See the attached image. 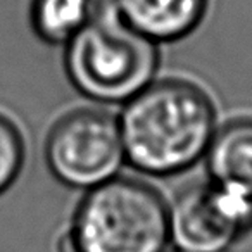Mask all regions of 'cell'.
<instances>
[{
	"label": "cell",
	"mask_w": 252,
	"mask_h": 252,
	"mask_svg": "<svg viewBox=\"0 0 252 252\" xmlns=\"http://www.w3.org/2000/svg\"><path fill=\"white\" fill-rule=\"evenodd\" d=\"M26 162V142L19 126L0 112V195L21 176Z\"/></svg>",
	"instance_id": "9"
},
{
	"label": "cell",
	"mask_w": 252,
	"mask_h": 252,
	"mask_svg": "<svg viewBox=\"0 0 252 252\" xmlns=\"http://www.w3.org/2000/svg\"><path fill=\"white\" fill-rule=\"evenodd\" d=\"M64 47L71 87L100 104L128 102L154 81L161 63L158 43L128 28L112 11H100Z\"/></svg>",
	"instance_id": "3"
},
{
	"label": "cell",
	"mask_w": 252,
	"mask_h": 252,
	"mask_svg": "<svg viewBox=\"0 0 252 252\" xmlns=\"http://www.w3.org/2000/svg\"><path fill=\"white\" fill-rule=\"evenodd\" d=\"M45 162L63 185L90 190L119 175L126 162L118 118L100 109H74L49 130Z\"/></svg>",
	"instance_id": "4"
},
{
	"label": "cell",
	"mask_w": 252,
	"mask_h": 252,
	"mask_svg": "<svg viewBox=\"0 0 252 252\" xmlns=\"http://www.w3.org/2000/svg\"><path fill=\"white\" fill-rule=\"evenodd\" d=\"M252 228V199L218 183L189 187L169 206V244L178 252H226Z\"/></svg>",
	"instance_id": "5"
},
{
	"label": "cell",
	"mask_w": 252,
	"mask_h": 252,
	"mask_svg": "<svg viewBox=\"0 0 252 252\" xmlns=\"http://www.w3.org/2000/svg\"><path fill=\"white\" fill-rule=\"evenodd\" d=\"M207 7L209 0H111V11L128 28L158 45L192 35Z\"/></svg>",
	"instance_id": "6"
},
{
	"label": "cell",
	"mask_w": 252,
	"mask_h": 252,
	"mask_svg": "<svg viewBox=\"0 0 252 252\" xmlns=\"http://www.w3.org/2000/svg\"><path fill=\"white\" fill-rule=\"evenodd\" d=\"M169 206L142 180L114 176L87 190L57 252H166Z\"/></svg>",
	"instance_id": "2"
},
{
	"label": "cell",
	"mask_w": 252,
	"mask_h": 252,
	"mask_svg": "<svg viewBox=\"0 0 252 252\" xmlns=\"http://www.w3.org/2000/svg\"><path fill=\"white\" fill-rule=\"evenodd\" d=\"M100 14V0H32V32L47 45H67Z\"/></svg>",
	"instance_id": "8"
},
{
	"label": "cell",
	"mask_w": 252,
	"mask_h": 252,
	"mask_svg": "<svg viewBox=\"0 0 252 252\" xmlns=\"http://www.w3.org/2000/svg\"><path fill=\"white\" fill-rule=\"evenodd\" d=\"M118 123L126 162L164 178L185 173L206 156L216 133V109L199 85L168 78L125 102Z\"/></svg>",
	"instance_id": "1"
},
{
	"label": "cell",
	"mask_w": 252,
	"mask_h": 252,
	"mask_svg": "<svg viewBox=\"0 0 252 252\" xmlns=\"http://www.w3.org/2000/svg\"><path fill=\"white\" fill-rule=\"evenodd\" d=\"M209 180L252 199V118H238L214 133L206 152Z\"/></svg>",
	"instance_id": "7"
}]
</instances>
